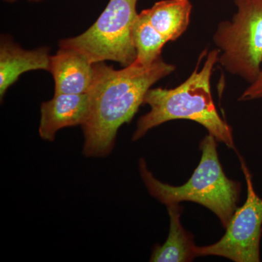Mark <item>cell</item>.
Wrapping results in <instances>:
<instances>
[{
    "mask_svg": "<svg viewBox=\"0 0 262 262\" xmlns=\"http://www.w3.org/2000/svg\"><path fill=\"white\" fill-rule=\"evenodd\" d=\"M175 70V65L162 57L146 67L134 61L122 70H115L105 62L94 63L89 115L82 125L84 156L110 155L119 128L132 120L149 90Z\"/></svg>",
    "mask_w": 262,
    "mask_h": 262,
    "instance_id": "obj_1",
    "label": "cell"
},
{
    "mask_svg": "<svg viewBox=\"0 0 262 262\" xmlns=\"http://www.w3.org/2000/svg\"><path fill=\"white\" fill-rule=\"evenodd\" d=\"M218 59L219 51L215 48L207 53L201 70L196 65L187 80L177 87L150 89L144 101L150 106V111L138 120L132 140H139L148 131L165 122L187 120L198 122L218 142L236 150L232 127L221 117L212 97L211 76Z\"/></svg>",
    "mask_w": 262,
    "mask_h": 262,
    "instance_id": "obj_2",
    "label": "cell"
},
{
    "mask_svg": "<svg viewBox=\"0 0 262 262\" xmlns=\"http://www.w3.org/2000/svg\"><path fill=\"white\" fill-rule=\"evenodd\" d=\"M216 139L208 134L200 143L201 158L192 177L185 184L172 186L155 178L145 160H139V173L150 195L168 206L192 202L206 207L227 228L238 208L241 183L229 179L224 172L217 151Z\"/></svg>",
    "mask_w": 262,
    "mask_h": 262,
    "instance_id": "obj_3",
    "label": "cell"
},
{
    "mask_svg": "<svg viewBox=\"0 0 262 262\" xmlns=\"http://www.w3.org/2000/svg\"><path fill=\"white\" fill-rule=\"evenodd\" d=\"M236 13L219 24L213 41L218 63L248 83L256 80L262 65V0H234Z\"/></svg>",
    "mask_w": 262,
    "mask_h": 262,
    "instance_id": "obj_4",
    "label": "cell"
},
{
    "mask_svg": "<svg viewBox=\"0 0 262 262\" xmlns=\"http://www.w3.org/2000/svg\"><path fill=\"white\" fill-rule=\"evenodd\" d=\"M139 0H110L96 21L77 37L59 42L60 48L79 52L93 63L112 61L127 67L135 61L133 27Z\"/></svg>",
    "mask_w": 262,
    "mask_h": 262,
    "instance_id": "obj_5",
    "label": "cell"
},
{
    "mask_svg": "<svg viewBox=\"0 0 262 262\" xmlns=\"http://www.w3.org/2000/svg\"><path fill=\"white\" fill-rule=\"evenodd\" d=\"M247 196L244 204L234 212L225 235L215 244L196 246L199 256H214L234 262H259L262 234V198L253 187L252 176L244 158L239 156Z\"/></svg>",
    "mask_w": 262,
    "mask_h": 262,
    "instance_id": "obj_6",
    "label": "cell"
},
{
    "mask_svg": "<svg viewBox=\"0 0 262 262\" xmlns=\"http://www.w3.org/2000/svg\"><path fill=\"white\" fill-rule=\"evenodd\" d=\"M89 94H54L41 105L39 134L53 141L57 133L67 127L83 125L89 112Z\"/></svg>",
    "mask_w": 262,
    "mask_h": 262,
    "instance_id": "obj_7",
    "label": "cell"
},
{
    "mask_svg": "<svg viewBox=\"0 0 262 262\" xmlns=\"http://www.w3.org/2000/svg\"><path fill=\"white\" fill-rule=\"evenodd\" d=\"M48 72L53 75L55 94L89 92L94 79V63L79 52L60 48L51 56Z\"/></svg>",
    "mask_w": 262,
    "mask_h": 262,
    "instance_id": "obj_8",
    "label": "cell"
},
{
    "mask_svg": "<svg viewBox=\"0 0 262 262\" xmlns=\"http://www.w3.org/2000/svg\"><path fill=\"white\" fill-rule=\"evenodd\" d=\"M50 48L24 49L8 37H2L0 43V97L3 100L10 86L25 72L49 71L51 55Z\"/></svg>",
    "mask_w": 262,
    "mask_h": 262,
    "instance_id": "obj_9",
    "label": "cell"
},
{
    "mask_svg": "<svg viewBox=\"0 0 262 262\" xmlns=\"http://www.w3.org/2000/svg\"><path fill=\"white\" fill-rule=\"evenodd\" d=\"M190 0H161L141 12L167 43L178 39L190 23Z\"/></svg>",
    "mask_w": 262,
    "mask_h": 262,
    "instance_id": "obj_10",
    "label": "cell"
},
{
    "mask_svg": "<svg viewBox=\"0 0 262 262\" xmlns=\"http://www.w3.org/2000/svg\"><path fill=\"white\" fill-rule=\"evenodd\" d=\"M170 217L168 238L162 246H155L150 257L151 262H189L198 255L194 236L183 227L181 222L182 208L180 203L166 206Z\"/></svg>",
    "mask_w": 262,
    "mask_h": 262,
    "instance_id": "obj_11",
    "label": "cell"
},
{
    "mask_svg": "<svg viewBox=\"0 0 262 262\" xmlns=\"http://www.w3.org/2000/svg\"><path fill=\"white\" fill-rule=\"evenodd\" d=\"M133 39L136 51V63L149 66L159 59L166 41L151 27L147 19L140 13L133 27Z\"/></svg>",
    "mask_w": 262,
    "mask_h": 262,
    "instance_id": "obj_12",
    "label": "cell"
},
{
    "mask_svg": "<svg viewBox=\"0 0 262 262\" xmlns=\"http://www.w3.org/2000/svg\"><path fill=\"white\" fill-rule=\"evenodd\" d=\"M262 98V65L256 80L245 89L239 98V101H249Z\"/></svg>",
    "mask_w": 262,
    "mask_h": 262,
    "instance_id": "obj_13",
    "label": "cell"
},
{
    "mask_svg": "<svg viewBox=\"0 0 262 262\" xmlns=\"http://www.w3.org/2000/svg\"><path fill=\"white\" fill-rule=\"evenodd\" d=\"M5 3H13L18 1V0H4ZM29 2H34V3H39V2L44 1V0H27Z\"/></svg>",
    "mask_w": 262,
    "mask_h": 262,
    "instance_id": "obj_14",
    "label": "cell"
}]
</instances>
